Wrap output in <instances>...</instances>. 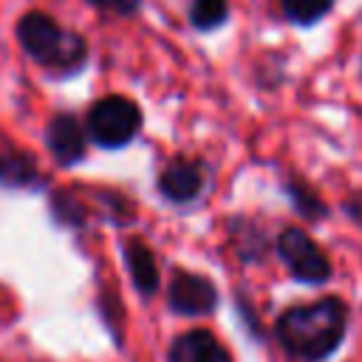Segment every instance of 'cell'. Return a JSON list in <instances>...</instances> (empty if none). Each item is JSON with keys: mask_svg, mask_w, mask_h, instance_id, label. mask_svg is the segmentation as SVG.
I'll return each mask as SVG.
<instances>
[{"mask_svg": "<svg viewBox=\"0 0 362 362\" xmlns=\"http://www.w3.org/2000/svg\"><path fill=\"white\" fill-rule=\"evenodd\" d=\"M170 308L184 314V317H201V314H209L218 303V291L212 286L209 277L204 274H195V272H175L173 274V283H170Z\"/></svg>", "mask_w": 362, "mask_h": 362, "instance_id": "5b68a950", "label": "cell"}, {"mask_svg": "<svg viewBox=\"0 0 362 362\" xmlns=\"http://www.w3.org/2000/svg\"><path fill=\"white\" fill-rule=\"evenodd\" d=\"M37 178L34 161L20 150H3L0 153V181L11 187H25Z\"/></svg>", "mask_w": 362, "mask_h": 362, "instance_id": "30bf717a", "label": "cell"}, {"mask_svg": "<svg viewBox=\"0 0 362 362\" xmlns=\"http://www.w3.org/2000/svg\"><path fill=\"white\" fill-rule=\"evenodd\" d=\"M170 362H232V356L209 331H187L173 342Z\"/></svg>", "mask_w": 362, "mask_h": 362, "instance_id": "ba28073f", "label": "cell"}, {"mask_svg": "<svg viewBox=\"0 0 362 362\" xmlns=\"http://www.w3.org/2000/svg\"><path fill=\"white\" fill-rule=\"evenodd\" d=\"M124 260H127L133 286H136L144 297H150V294L156 291V286H158V269H156V260H153L150 249H147L141 240H127Z\"/></svg>", "mask_w": 362, "mask_h": 362, "instance_id": "9c48e42d", "label": "cell"}, {"mask_svg": "<svg viewBox=\"0 0 362 362\" xmlns=\"http://www.w3.org/2000/svg\"><path fill=\"white\" fill-rule=\"evenodd\" d=\"M348 328V308L337 297H325L308 305L286 308L277 320L280 345L308 362H320L331 356Z\"/></svg>", "mask_w": 362, "mask_h": 362, "instance_id": "6da1fadb", "label": "cell"}, {"mask_svg": "<svg viewBox=\"0 0 362 362\" xmlns=\"http://www.w3.org/2000/svg\"><path fill=\"white\" fill-rule=\"evenodd\" d=\"M17 40L34 62L54 71H76L88 54L79 34L65 31L42 11H28L17 23Z\"/></svg>", "mask_w": 362, "mask_h": 362, "instance_id": "7a4b0ae2", "label": "cell"}, {"mask_svg": "<svg viewBox=\"0 0 362 362\" xmlns=\"http://www.w3.org/2000/svg\"><path fill=\"white\" fill-rule=\"evenodd\" d=\"M141 127V110L127 96H105L88 110V133L102 147H124Z\"/></svg>", "mask_w": 362, "mask_h": 362, "instance_id": "3957f363", "label": "cell"}, {"mask_svg": "<svg viewBox=\"0 0 362 362\" xmlns=\"http://www.w3.org/2000/svg\"><path fill=\"white\" fill-rule=\"evenodd\" d=\"M45 141H48V150L51 156L59 161V164H76L85 153V136H82V127L79 122L71 116V113H59L48 122V130H45Z\"/></svg>", "mask_w": 362, "mask_h": 362, "instance_id": "52a82bcc", "label": "cell"}, {"mask_svg": "<svg viewBox=\"0 0 362 362\" xmlns=\"http://www.w3.org/2000/svg\"><path fill=\"white\" fill-rule=\"evenodd\" d=\"M96 8H102V11H113V14H130V11H136L139 8V3L141 0H90Z\"/></svg>", "mask_w": 362, "mask_h": 362, "instance_id": "4fadbf2b", "label": "cell"}, {"mask_svg": "<svg viewBox=\"0 0 362 362\" xmlns=\"http://www.w3.org/2000/svg\"><path fill=\"white\" fill-rule=\"evenodd\" d=\"M277 252L280 260L288 266L291 277L300 283H325L331 277V260L325 257V252L297 226L286 229L277 238Z\"/></svg>", "mask_w": 362, "mask_h": 362, "instance_id": "277c9868", "label": "cell"}, {"mask_svg": "<svg viewBox=\"0 0 362 362\" xmlns=\"http://www.w3.org/2000/svg\"><path fill=\"white\" fill-rule=\"evenodd\" d=\"M158 189L167 201L187 204L204 189V167L192 158H173L158 175Z\"/></svg>", "mask_w": 362, "mask_h": 362, "instance_id": "8992f818", "label": "cell"}, {"mask_svg": "<svg viewBox=\"0 0 362 362\" xmlns=\"http://www.w3.org/2000/svg\"><path fill=\"white\" fill-rule=\"evenodd\" d=\"M331 6H334V0H283L288 20L300 23V25H311V23L322 20Z\"/></svg>", "mask_w": 362, "mask_h": 362, "instance_id": "7c38bea8", "label": "cell"}, {"mask_svg": "<svg viewBox=\"0 0 362 362\" xmlns=\"http://www.w3.org/2000/svg\"><path fill=\"white\" fill-rule=\"evenodd\" d=\"M226 14H229L226 0H192V6H189V20L201 31L218 28L226 20Z\"/></svg>", "mask_w": 362, "mask_h": 362, "instance_id": "8fae6325", "label": "cell"}]
</instances>
